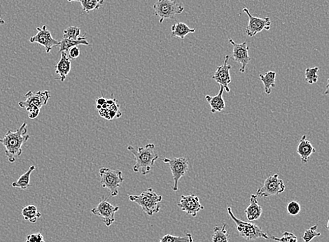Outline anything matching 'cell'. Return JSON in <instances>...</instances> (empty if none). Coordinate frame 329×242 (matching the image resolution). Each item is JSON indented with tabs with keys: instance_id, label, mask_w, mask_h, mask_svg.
<instances>
[{
	"instance_id": "1",
	"label": "cell",
	"mask_w": 329,
	"mask_h": 242,
	"mask_svg": "<svg viewBox=\"0 0 329 242\" xmlns=\"http://www.w3.org/2000/svg\"><path fill=\"white\" fill-rule=\"evenodd\" d=\"M27 127V123L23 122L17 130H8L4 137L0 139V143L4 147L5 155L11 163L16 161V157L21 156L23 145L30 139Z\"/></svg>"
},
{
	"instance_id": "2",
	"label": "cell",
	"mask_w": 329,
	"mask_h": 242,
	"mask_svg": "<svg viewBox=\"0 0 329 242\" xmlns=\"http://www.w3.org/2000/svg\"><path fill=\"white\" fill-rule=\"evenodd\" d=\"M127 149L133 154L136 162L133 167L134 172L141 173L143 176L150 173L155 162L159 158L158 154L154 151L155 145L153 144H148L145 147H140L137 149L130 145Z\"/></svg>"
},
{
	"instance_id": "3",
	"label": "cell",
	"mask_w": 329,
	"mask_h": 242,
	"mask_svg": "<svg viewBox=\"0 0 329 242\" xmlns=\"http://www.w3.org/2000/svg\"><path fill=\"white\" fill-rule=\"evenodd\" d=\"M128 198L141 207L142 211L149 216H152L160 212L159 205L163 200V197L153 191L151 188L142 192L140 195H129Z\"/></svg>"
},
{
	"instance_id": "4",
	"label": "cell",
	"mask_w": 329,
	"mask_h": 242,
	"mask_svg": "<svg viewBox=\"0 0 329 242\" xmlns=\"http://www.w3.org/2000/svg\"><path fill=\"white\" fill-rule=\"evenodd\" d=\"M227 212L231 219L236 223V228L239 235L244 240L247 241H252V240H256L259 238L265 239V240L270 239L267 234L264 233L262 229L257 225L251 223V222L243 221L236 218L233 214L232 209L231 207H228Z\"/></svg>"
},
{
	"instance_id": "5",
	"label": "cell",
	"mask_w": 329,
	"mask_h": 242,
	"mask_svg": "<svg viewBox=\"0 0 329 242\" xmlns=\"http://www.w3.org/2000/svg\"><path fill=\"white\" fill-rule=\"evenodd\" d=\"M153 9L155 16L160 18V23H163L165 19L176 20L177 15L181 14L184 10L177 0H157Z\"/></svg>"
},
{
	"instance_id": "6",
	"label": "cell",
	"mask_w": 329,
	"mask_h": 242,
	"mask_svg": "<svg viewBox=\"0 0 329 242\" xmlns=\"http://www.w3.org/2000/svg\"><path fill=\"white\" fill-rule=\"evenodd\" d=\"M100 176L102 188L108 189L111 196H117L119 195V188L124 181L121 171L102 167L100 170Z\"/></svg>"
},
{
	"instance_id": "7",
	"label": "cell",
	"mask_w": 329,
	"mask_h": 242,
	"mask_svg": "<svg viewBox=\"0 0 329 242\" xmlns=\"http://www.w3.org/2000/svg\"><path fill=\"white\" fill-rule=\"evenodd\" d=\"M286 186L283 180L279 178V175L270 176L264 182V185L258 189L256 195L259 197H269L283 193Z\"/></svg>"
},
{
	"instance_id": "8",
	"label": "cell",
	"mask_w": 329,
	"mask_h": 242,
	"mask_svg": "<svg viewBox=\"0 0 329 242\" xmlns=\"http://www.w3.org/2000/svg\"><path fill=\"white\" fill-rule=\"evenodd\" d=\"M102 197L96 207L92 209L91 213L102 218V222L107 227H110L115 222V213L119 210V207L112 205Z\"/></svg>"
},
{
	"instance_id": "9",
	"label": "cell",
	"mask_w": 329,
	"mask_h": 242,
	"mask_svg": "<svg viewBox=\"0 0 329 242\" xmlns=\"http://www.w3.org/2000/svg\"><path fill=\"white\" fill-rule=\"evenodd\" d=\"M163 161L165 163L168 164L171 170L173 175V180H174V185H173V191L177 192L178 190V183L181 177L186 175L188 170V161L185 157H175L170 159L165 157Z\"/></svg>"
},
{
	"instance_id": "10",
	"label": "cell",
	"mask_w": 329,
	"mask_h": 242,
	"mask_svg": "<svg viewBox=\"0 0 329 242\" xmlns=\"http://www.w3.org/2000/svg\"><path fill=\"white\" fill-rule=\"evenodd\" d=\"M242 11L247 14L249 17V22L247 28L245 29L246 34L249 37H253L257 34L258 33L261 32L264 30H269L271 28L270 18L266 17L261 18L253 16L249 12L247 8H243Z\"/></svg>"
},
{
	"instance_id": "11",
	"label": "cell",
	"mask_w": 329,
	"mask_h": 242,
	"mask_svg": "<svg viewBox=\"0 0 329 242\" xmlns=\"http://www.w3.org/2000/svg\"><path fill=\"white\" fill-rule=\"evenodd\" d=\"M229 41L233 46L232 54L233 60L241 64L239 72H245L246 67L252 60L249 56V47L247 45V41H244L242 44H237L231 38H230Z\"/></svg>"
},
{
	"instance_id": "12",
	"label": "cell",
	"mask_w": 329,
	"mask_h": 242,
	"mask_svg": "<svg viewBox=\"0 0 329 242\" xmlns=\"http://www.w3.org/2000/svg\"><path fill=\"white\" fill-rule=\"evenodd\" d=\"M37 34L31 36L30 42L32 44L37 43L44 46L46 54H49L54 46H59L60 41L53 37L51 31L47 29V26L45 25L42 28H37Z\"/></svg>"
},
{
	"instance_id": "13",
	"label": "cell",
	"mask_w": 329,
	"mask_h": 242,
	"mask_svg": "<svg viewBox=\"0 0 329 242\" xmlns=\"http://www.w3.org/2000/svg\"><path fill=\"white\" fill-rule=\"evenodd\" d=\"M50 93V91H37V92L28 91L27 93L25 94L26 100L20 102L19 107L26 109L30 106H36L41 109L49 102L51 97Z\"/></svg>"
},
{
	"instance_id": "14",
	"label": "cell",
	"mask_w": 329,
	"mask_h": 242,
	"mask_svg": "<svg viewBox=\"0 0 329 242\" xmlns=\"http://www.w3.org/2000/svg\"><path fill=\"white\" fill-rule=\"evenodd\" d=\"M178 205L181 211L193 217H196L198 212L205 209L199 197L195 195H181Z\"/></svg>"
},
{
	"instance_id": "15",
	"label": "cell",
	"mask_w": 329,
	"mask_h": 242,
	"mask_svg": "<svg viewBox=\"0 0 329 242\" xmlns=\"http://www.w3.org/2000/svg\"><path fill=\"white\" fill-rule=\"evenodd\" d=\"M230 56L229 55L226 56L225 57L224 62L222 65H220L216 69V72L214 76H212V79L216 81L220 86L224 88V90L227 92H230L229 84L231 82V76L230 74L232 66L229 64V60Z\"/></svg>"
},
{
	"instance_id": "16",
	"label": "cell",
	"mask_w": 329,
	"mask_h": 242,
	"mask_svg": "<svg viewBox=\"0 0 329 242\" xmlns=\"http://www.w3.org/2000/svg\"><path fill=\"white\" fill-rule=\"evenodd\" d=\"M72 68V63L69 59L67 53L65 51L61 53V57L59 62L56 64V74H59V77L56 78V79H59L61 82H64L66 78L69 74Z\"/></svg>"
},
{
	"instance_id": "17",
	"label": "cell",
	"mask_w": 329,
	"mask_h": 242,
	"mask_svg": "<svg viewBox=\"0 0 329 242\" xmlns=\"http://www.w3.org/2000/svg\"><path fill=\"white\" fill-rule=\"evenodd\" d=\"M315 152L316 149L314 148L310 141L307 139V136L302 135L297 147V152L300 157L302 163H307L310 160L311 155Z\"/></svg>"
},
{
	"instance_id": "18",
	"label": "cell",
	"mask_w": 329,
	"mask_h": 242,
	"mask_svg": "<svg viewBox=\"0 0 329 242\" xmlns=\"http://www.w3.org/2000/svg\"><path fill=\"white\" fill-rule=\"evenodd\" d=\"M244 213L249 221H255L260 218L262 215L263 210L262 207L258 203V197L256 196V194L251 195L250 203L246 209Z\"/></svg>"
},
{
	"instance_id": "19",
	"label": "cell",
	"mask_w": 329,
	"mask_h": 242,
	"mask_svg": "<svg viewBox=\"0 0 329 242\" xmlns=\"http://www.w3.org/2000/svg\"><path fill=\"white\" fill-rule=\"evenodd\" d=\"M224 89L220 86L219 93L214 97L206 95V99L207 102L209 103L211 107V112L214 114L216 112H222L226 107V103L224 98H223V93H224Z\"/></svg>"
},
{
	"instance_id": "20",
	"label": "cell",
	"mask_w": 329,
	"mask_h": 242,
	"mask_svg": "<svg viewBox=\"0 0 329 242\" xmlns=\"http://www.w3.org/2000/svg\"><path fill=\"white\" fill-rule=\"evenodd\" d=\"M79 45H89V41L86 39V34H84L82 36H80V37L77 39V40H73V39H62V40L60 41L59 53L60 54H61V53L63 52V51H65V52L67 53L71 48Z\"/></svg>"
},
{
	"instance_id": "21",
	"label": "cell",
	"mask_w": 329,
	"mask_h": 242,
	"mask_svg": "<svg viewBox=\"0 0 329 242\" xmlns=\"http://www.w3.org/2000/svg\"><path fill=\"white\" fill-rule=\"evenodd\" d=\"M195 28H190L187 25L181 22H177L171 28L172 37H178L181 39H184L185 36L190 33H194Z\"/></svg>"
},
{
	"instance_id": "22",
	"label": "cell",
	"mask_w": 329,
	"mask_h": 242,
	"mask_svg": "<svg viewBox=\"0 0 329 242\" xmlns=\"http://www.w3.org/2000/svg\"><path fill=\"white\" fill-rule=\"evenodd\" d=\"M35 166L32 165L30 167L29 170L23 174L19 177L17 182H13L11 183V186L15 188H21V190H26L30 186V175L32 172L35 170Z\"/></svg>"
},
{
	"instance_id": "23",
	"label": "cell",
	"mask_w": 329,
	"mask_h": 242,
	"mask_svg": "<svg viewBox=\"0 0 329 242\" xmlns=\"http://www.w3.org/2000/svg\"><path fill=\"white\" fill-rule=\"evenodd\" d=\"M261 82L264 86V91L266 94H270L272 88L275 87L276 72L272 71L266 72L259 75Z\"/></svg>"
},
{
	"instance_id": "24",
	"label": "cell",
	"mask_w": 329,
	"mask_h": 242,
	"mask_svg": "<svg viewBox=\"0 0 329 242\" xmlns=\"http://www.w3.org/2000/svg\"><path fill=\"white\" fill-rule=\"evenodd\" d=\"M22 215L24 219L30 223H35L41 218V213L37 210V207L34 205H28L23 208Z\"/></svg>"
},
{
	"instance_id": "25",
	"label": "cell",
	"mask_w": 329,
	"mask_h": 242,
	"mask_svg": "<svg viewBox=\"0 0 329 242\" xmlns=\"http://www.w3.org/2000/svg\"><path fill=\"white\" fill-rule=\"evenodd\" d=\"M226 228V224L223 225L222 227H214L211 242H229V235Z\"/></svg>"
},
{
	"instance_id": "26",
	"label": "cell",
	"mask_w": 329,
	"mask_h": 242,
	"mask_svg": "<svg viewBox=\"0 0 329 242\" xmlns=\"http://www.w3.org/2000/svg\"><path fill=\"white\" fill-rule=\"evenodd\" d=\"M83 11L86 13L100 9L105 0H81Z\"/></svg>"
},
{
	"instance_id": "27",
	"label": "cell",
	"mask_w": 329,
	"mask_h": 242,
	"mask_svg": "<svg viewBox=\"0 0 329 242\" xmlns=\"http://www.w3.org/2000/svg\"><path fill=\"white\" fill-rule=\"evenodd\" d=\"M159 242H193V239L191 233H187L184 236H175L168 234L162 237Z\"/></svg>"
},
{
	"instance_id": "28",
	"label": "cell",
	"mask_w": 329,
	"mask_h": 242,
	"mask_svg": "<svg viewBox=\"0 0 329 242\" xmlns=\"http://www.w3.org/2000/svg\"><path fill=\"white\" fill-rule=\"evenodd\" d=\"M319 67H315L312 68H307L305 69V81L307 84H316L318 81Z\"/></svg>"
},
{
	"instance_id": "29",
	"label": "cell",
	"mask_w": 329,
	"mask_h": 242,
	"mask_svg": "<svg viewBox=\"0 0 329 242\" xmlns=\"http://www.w3.org/2000/svg\"><path fill=\"white\" fill-rule=\"evenodd\" d=\"M80 28L76 27V26H69L63 31V39L77 40L80 37Z\"/></svg>"
},
{
	"instance_id": "30",
	"label": "cell",
	"mask_w": 329,
	"mask_h": 242,
	"mask_svg": "<svg viewBox=\"0 0 329 242\" xmlns=\"http://www.w3.org/2000/svg\"><path fill=\"white\" fill-rule=\"evenodd\" d=\"M317 228H318V226L315 225L311 227L308 230H305L302 237L304 242H310L314 238L321 236V233L317 232Z\"/></svg>"
},
{
	"instance_id": "31",
	"label": "cell",
	"mask_w": 329,
	"mask_h": 242,
	"mask_svg": "<svg viewBox=\"0 0 329 242\" xmlns=\"http://www.w3.org/2000/svg\"><path fill=\"white\" fill-rule=\"evenodd\" d=\"M270 239L277 242H299L297 237L292 233L284 232L282 238H278L277 237L271 236Z\"/></svg>"
},
{
	"instance_id": "32",
	"label": "cell",
	"mask_w": 329,
	"mask_h": 242,
	"mask_svg": "<svg viewBox=\"0 0 329 242\" xmlns=\"http://www.w3.org/2000/svg\"><path fill=\"white\" fill-rule=\"evenodd\" d=\"M300 210H301L300 205H299V202L296 201L289 202L287 207V213L293 216L299 214L300 212Z\"/></svg>"
},
{
	"instance_id": "33",
	"label": "cell",
	"mask_w": 329,
	"mask_h": 242,
	"mask_svg": "<svg viewBox=\"0 0 329 242\" xmlns=\"http://www.w3.org/2000/svg\"><path fill=\"white\" fill-rule=\"evenodd\" d=\"M26 109L28 113V117L30 119H36L40 113V109L36 107V106H30Z\"/></svg>"
},
{
	"instance_id": "34",
	"label": "cell",
	"mask_w": 329,
	"mask_h": 242,
	"mask_svg": "<svg viewBox=\"0 0 329 242\" xmlns=\"http://www.w3.org/2000/svg\"><path fill=\"white\" fill-rule=\"evenodd\" d=\"M26 242H45V240L43 235L39 233L28 235Z\"/></svg>"
},
{
	"instance_id": "35",
	"label": "cell",
	"mask_w": 329,
	"mask_h": 242,
	"mask_svg": "<svg viewBox=\"0 0 329 242\" xmlns=\"http://www.w3.org/2000/svg\"><path fill=\"white\" fill-rule=\"evenodd\" d=\"M68 56L70 60H75L80 56V50L77 46L71 48L68 51Z\"/></svg>"
},
{
	"instance_id": "36",
	"label": "cell",
	"mask_w": 329,
	"mask_h": 242,
	"mask_svg": "<svg viewBox=\"0 0 329 242\" xmlns=\"http://www.w3.org/2000/svg\"><path fill=\"white\" fill-rule=\"evenodd\" d=\"M106 102H107V99L104 98V97H100V98H97L96 100L97 104H100L102 107Z\"/></svg>"
},
{
	"instance_id": "37",
	"label": "cell",
	"mask_w": 329,
	"mask_h": 242,
	"mask_svg": "<svg viewBox=\"0 0 329 242\" xmlns=\"http://www.w3.org/2000/svg\"><path fill=\"white\" fill-rule=\"evenodd\" d=\"M116 99H107V105H108V107H110L111 105H112L115 102H116Z\"/></svg>"
},
{
	"instance_id": "38",
	"label": "cell",
	"mask_w": 329,
	"mask_h": 242,
	"mask_svg": "<svg viewBox=\"0 0 329 242\" xmlns=\"http://www.w3.org/2000/svg\"><path fill=\"white\" fill-rule=\"evenodd\" d=\"M325 94H326V95L329 96V78L328 79V83H327V85L326 86Z\"/></svg>"
},
{
	"instance_id": "39",
	"label": "cell",
	"mask_w": 329,
	"mask_h": 242,
	"mask_svg": "<svg viewBox=\"0 0 329 242\" xmlns=\"http://www.w3.org/2000/svg\"><path fill=\"white\" fill-rule=\"evenodd\" d=\"M4 23L5 21L1 18V16H0V25H3L4 24Z\"/></svg>"
},
{
	"instance_id": "40",
	"label": "cell",
	"mask_w": 329,
	"mask_h": 242,
	"mask_svg": "<svg viewBox=\"0 0 329 242\" xmlns=\"http://www.w3.org/2000/svg\"><path fill=\"white\" fill-rule=\"evenodd\" d=\"M96 108L97 110H100V109H102V106L100 105V104H97Z\"/></svg>"
},
{
	"instance_id": "41",
	"label": "cell",
	"mask_w": 329,
	"mask_h": 242,
	"mask_svg": "<svg viewBox=\"0 0 329 242\" xmlns=\"http://www.w3.org/2000/svg\"><path fill=\"white\" fill-rule=\"evenodd\" d=\"M68 2H72V1H79L80 2L81 0H67Z\"/></svg>"
},
{
	"instance_id": "42",
	"label": "cell",
	"mask_w": 329,
	"mask_h": 242,
	"mask_svg": "<svg viewBox=\"0 0 329 242\" xmlns=\"http://www.w3.org/2000/svg\"><path fill=\"white\" fill-rule=\"evenodd\" d=\"M327 228L328 229V230H329V219L328 220V222H327Z\"/></svg>"
}]
</instances>
